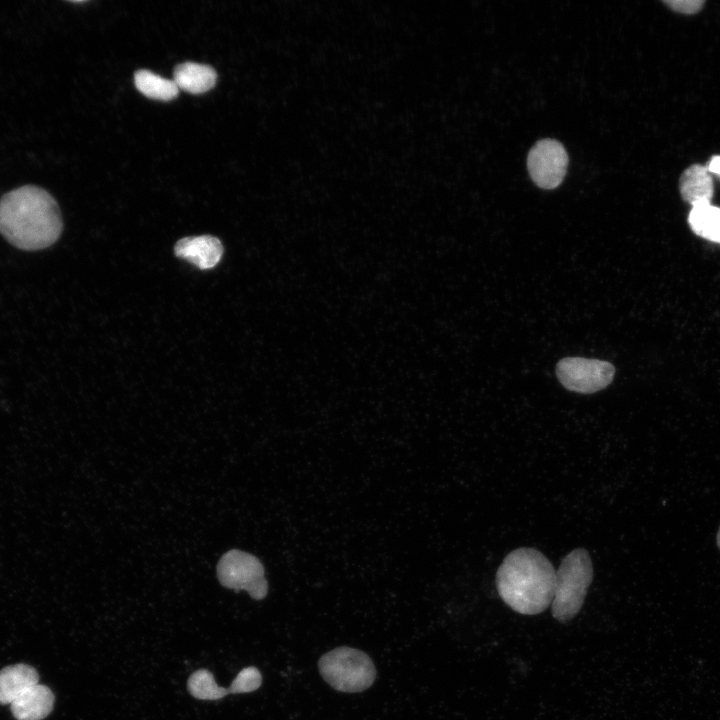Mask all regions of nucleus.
Masks as SVG:
<instances>
[{
	"label": "nucleus",
	"mask_w": 720,
	"mask_h": 720,
	"mask_svg": "<svg viewBox=\"0 0 720 720\" xmlns=\"http://www.w3.org/2000/svg\"><path fill=\"white\" fill-rule=\"evenodd\" d=\"M62 229L59 206L43 188L25 185L0 198V233L13 246L27 251L47 248Z\"/></svg>",
	"instance_id": "nucleus-1"
},
{
	"label": "nucleus",
	"mask_w": 720,
	"mask_h": 720,
	"mask_svg": "<svg viewBox=\"0 0 720 720\" xmlns=\"http://www.w3.org/2000/svg\"><path fill=\"white\" fill-rule=\"evenodd\" d=\"M134 83L143 95L154 100L169 101L177 97L179 92L173 80L145 69L135 72Z\"/></svg>",
	"instance_id": "nucleus-13"
},
{
	"label": "nucleus",
	"mask_w": 720,
	"mask_h": 720,
	"mask_svg": "<svg viewBox=\"0 0 720 720\" xmlns=\"http://www.w3.org/2000/svg\"><path fill=\"white\" fill-rule=\"evenodd\" d=\"M39 683V675L30 665L19 663L0 670V704H11L28 688Z\"/></svg>",
	"instance_id": "nucleus-11"
},
{
	"label": "nucleus",
	"mask_w": 720,
	"mask_h": 720,
	"mask_svg": "<svg viewBox=\"0 0 720 720\" xmlns=\"http://www.w3.org/2000/svg\"><path fill=\"white\" fill-rule=\"evenodd\" d=\"M261 683L262 676L259 670L254 666H249L242 669L237 674L230 687H228V693H249L257 690L260 687Z\"/></svg>",
	"instance_id": "nucleus-16"
},
{
	"label": "nucleus",
	"mask_w": 720,
	"mask_h": 720,
	"mask_svg": "<svg viewBox=\"0 0 720 720\" xmlns=\"http://www.w3.org/2000/svg\"><path fill=\"white\" fill-rule=\"evenodd\" d=\"M217 576L224 587L244 589L253 599L261 600L267 595L264 567L252 554L240 550L225 553L218 562Z\"/></svg>",
	"instance_id": "nucleus-5"
},
{
	"label": "nucleus",
	"mask_w": 720,
	"mask_h": 720,
	"mask_svg": "<svg viewBox=\"0 0 720 720\" xmlns=\"http://www.w3.org/2000/svg\"><path fill=\"white\" fill-rule=\"evenodd\" d=\"M593 580L589 553L577 548L567 554L556 571L552 615L560 622L573 619L582 608Z\"/></svg>",
	"instance_id": "nucleus-3"
},
{
	"label": "nucleus",
	"mask_w": 720,
	"mask_h": 720,
	"mask_svg": "<svg viewBox=\"0 0 720 720\" xmlns=\"http://www.w3.org/2000/svg\"><path fill=\"white\" fill-rule=\"evenodd\" d=\"M53 705V692L38 683L19 695L10 707L16 720H42L50 714Z\"/></svg>",
	"instance_id": "nucleus-9"
},
{
	"label": "nucleus",
	"mask_w": 720,
	"mask_h": 720,
	"mask_svg": "<svg viewBox=\"0 0 720 720\" xmlns=\"http://www.w3.org/2000/svg\"><path fill=\"white\" fill-rule=\"evenodd\" d=\"M688 222L695 234L720 243V208L711 204L692 207Z\"/></svg>",
	"instance_id": "nucleus-14"
},
{
	"label": "nucleus",
	"mask_w": 720,
	"mask_h": 720,
	"mask_svg": "<svg viewBox=\"0 0 720 720\" xmlns=\"http://www.w3.org/2000/svg\"><path fill=\"white\" fill-rule=\"evenodd\" d=\"M717 545H718V547H719V549H720V528H719L718 534H717Z\"/></svg>",
	"instance_id": "nucleus-19"
},
{
	"label": "nucleus",
	"mask_w": 720,
	"mask_h": 720,
	"mask_svg": "<svg viewBox=\"0 0 720 720\" xmlns=\"http://www.w3.org/2000/svg\"><path fill=\"white\" fill-rule=\"evenodd\" d=\"M707 167L694 164L680 176L679 190L684 201L692 207L710 204L713 197V180Z\"/></svg>",
	"instance_id": "nucleus-10"
},
{
	"label": "nucleus",
	"mask_w": 720,
	"mask_h": 720,
	"mask_svg": "<svg viewBox=\"0 0 720 720\" xmlns=\"http://www.w3.org/2000/svg\"><path fill=\"white\" fill-rule=\"evenodd\" d=\"M665 4L672 10L683 14H694L701 10L704 5L702 0H670Z\"/></svg>",
	"instance_id": "nucleus-17"
},
{
	"label": "nucleus",
	"mask_w": 720,
	"mask_h": 720,
	"mask_svg": "<svg viewBox=\"0 0 720 720\" xmlns=\"http://www.w3.org/2000/svg\"><path fill=\"white\" fill-rule=\"evenodd\" d=\"M555 580L556 570L548 558L527 547L510 552L496 573L501 599L524 615L539 614L552 604Z\"/></svg>",
	"instance_id": "nucleus-2"
},
{
	"label": "nucleus",
	"mask_w": 720,
	"mask_h": 720,
	"mask_svg": "<svg viewBox=\"0 0 720 720\" xmlns=\"http://www.w3.org/2000/svg\"><path fill=\"white\" fill-rule=\"evenodd\" d=\"M614 366L607 361L567 357L556 365V375L568 390L590 394L607 387L613 380Z\"/></svg>",
	"instance_id": "nucleus-6"
},
{
	"label": "nucleus",
	"mask_w": 720,
	"mask_h": 720,
	"mask_svg": "<svg viewBox=\"0 0 720 720\" xmlns=\"http://www.w3.org/2000/svg\"><path fill=\"white\" fill-rule=\"evenodd\" d=\"M187 688L193 697L200 700H218L229 694L228 688L218 686L213 674L206 669L192 673Z\"/></svg>",
	"instance_id": "nucleus-15"
},
{
	"label": "nucleus",
	"mask_w": 720,
	"mask_h": 720,
	"mask_svg": "<svg viewBox=\"0 0 720 720\" xmlns=\"http://www.w3.org/2000/svg\"><path fill=\"white\" fill-rule=\"evenodd\" d=\"M173 77L178 89L192 94H201L214 87L217 74L210 66L185 62L175 67Z\"/></svg>",
	"instance_id": "nucleus-12"
},
{
	"label": "nucleus",
	"mask_w": 720,
	"mask_h": 720,
	"mask_svg": "<svg viewBox=\"0 0 720 720\" xmlns=\"http://www.w3.org/2000/svg\"><path fill=\"white\" fill-rule=\"evenodd\" d=\"M707 168L711 173L720 177V155L712 157Z\"/></svg>",
	"instance_id": "nucleus-18"
},
{
	"label": "nucleus",
	"mask_w": 720,
	"mask_h": 720,
	"mask_svg": "<svg viewBox=\"0 0 720 720\" xmlns=\"http://www.w3.org/2000/svg\"><path fill=\"white\" fill-rule=\"evenodd\" d=\"M175 254L201 269L214 267L221 259L223 246L219 239L210 235L186 237L179 240Z\"/></svg>",
	"instance_id": "nucleus-8"
},
{
	"label": "nucleus",
	"mask_w": 720,
	"mask_h": 720,
	"mask_svg": "<svg viewBox=\"0 0 720 720\" xmlns=\"http://www.w3.org/2000/svg\"><path fill=\"white\" fill-rule=\"evenodd\" d=\"M568 154L557 140L546 138L538 141L527 156V167L533 182L543 189H554L563 181Z\"/></svg>",
	"instance_id": "nucleus-7"
},
{
	"label": "nucleus",
	"mask_w": 720,
	"mask_h": 720,
	"mask_svg": "<svg viewBox=\"0 0 720 720\" xmlns=\"http://www.w3.org/2000/svg\"><path fill=\"white\" fill-rule=\"evenodd\" d=\"M318 668L332 688L345 693L368 689L376 677L372 659L365 652L347 646L325 653L318 661Z\"/></svg>",
	"instance_id": "nucleus-4"
}]
</instances>
